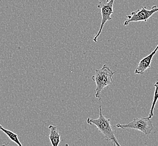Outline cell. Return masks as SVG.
<instances>
[{"label":"cell","mask_w":158,"mask_h":146,"mask_svg":"<svg viewBox=\"0 0 158 146\" xmlns=\"http://www.w3.org/2000/svg\"><path fill=\"white\" fill-rule=\"evenodd\" d=\"M110 119H106L103 115L102 106H99V116L97 119H91L89 118L86 122L89 125H94L98 131L102 133L104 138L107 141H112L114 146H121L114 135V132L110 124Z\"/></svg>","instance_id":"obj_1"},{"label":"cell","mask_w":158,"mask_h":146,"mask_svg":"<svg viewBox=\"0 0 158 146\" xmlns=\"http://www.w3.org/2000/svg\"><path fill=\"white\" fill-rule=\"evenodd\" d=\"M114 72L110 69L106 65H104L100 69H96L94 75H93L92 80L95 82V97L100 99L102 98L101 93L104 88L112 84L113 83V75Z\"/></svg>","instance_id":"obj_2"},{"label":"cell","mask_w":158,"mask_h":146,"mask_svg":"<svg viewBox=\"0 0 158 146\" xmlns=\"http://www.w3.org/2000/svg\"><path fill=\"white\" fill-rule=\"evenodd\" d=\"M117 128L135 129L143 133L146 135H148L151 133L154 128L152 121L149 117L146 118H134L132 121L126 124H117L114 126Z\"/></svg>","instance_id":"obj_3"},{"label":"cell","mask_w":158,"mask_h":146,"mask_svg":"<svg viewBox=\"0 0 158 146\" xmlns=\"http://www.w3.org/2000/svg\"><path fill=\"white\" fill-rule=\"evenodd\" d=\"M99 2L97 7L100 9L102 14V22L98 32L93 38V41L96 43L98 42V38L102 33L105 24L107 21L112 20L110 16L112 15L114 12L113 5L114 0H99Z\"/></svg>","instance_id":"obj_4"},{"label":"cell","mask_w":158,"mask_h":146,"mask_svg":"<svg viewBox=\"0 0 158 146\" xmlns=\"http://www.w3.org/2000/svg\"><path fill=\"white\" fill-rule=\"evenodd\" d=\"M158 11V7L156 5L152 6V9L150 10L146 9L145 7H143L140 9L137 10L135 11L131 12L130 15L126 16L127 19L125 21L123 25L126 27L132 22H146L154 13Z\"/></svg>","instance_id":"obj_5"},{"label":"cell","mask_w":158,"mask_h":146,"mask_svg":"<svg viewBox=\"0 0 158 146\" xmlns=\"http://www.w3.org/2000/svg\"><path fill=\"white\" fill-rule=\"evenodd\" d=\"M158 44L151 54H150L148 56H147L145 58H143V59L140 60L139 63L138 64V66L135 70V74L142 75L145 73V71L148 69H149V67H150L151 63L152 62V58L158 51Z\"/></svg>","instance_id":"obj_6"},{"label":"cell","mask_w":158,"mask_h":146,"mask_svg":"<svg viewBox=\"0 0 158 146\" xmlns=\"http://www.w3.org/2000/svg\"><path fill=\"white\" fill-rule=\"evenodd\" d=\"M49 138L53 146H58L61 142V135L59 133L57 128L54 125L49 126Z\"/></svg>","instance_id":"obj_7"},{"label":"cell","mask_w":158,"mask_h":146,"mask_svg":"<svg viewBox=\"0 0 158 146\" xmlns=\"http://www.w3.org/2000/svg\"><path fill=\"white\" fill-rule=\"evenodd\" d=\"M0 131H2L4 133H5L9 137V138L11 140L13 141L14 142L16 143L18 146H23L22 144L20 143V140H19L18 134H15V133L12 132L11 131H9V130L6 129L5 128H3V127L1 125V124H0Z\"/></svg>","instance_id":"obj_8"},{"label":"cell","mask_w":158,"mask_h":146,"mask_svg":"<svg viewBox=\"0 0 158 146\" xmlns=\"http://www.w3.org/2000/svg\"><path fill=\"white\" fill-rule=\"evenodd\" d=\"M154 87H155V91L154 93V98H153L152 105L151 106V109L150 110L149 116H148L150 119H152L154 116V110L155 109V105L158 100V81L155 82Z\"/></svg>","instance_id":"obj_9"}]
</instances>
